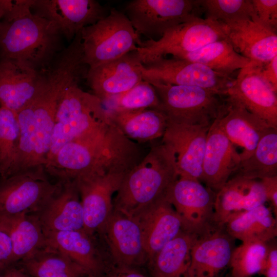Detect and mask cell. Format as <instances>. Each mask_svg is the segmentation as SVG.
Instances as JSON below:
<instances>
[{"instance_id": "obj_29", "label": "cell", "mask_w": 277, "mask_h": 277, "mask_svg": "<svg viewBox=\"0 0 277 277\" xmlns=\"http://www.w3.org/2000/svg\"><path fill=\"white\" fill-rule=\"evenodd\" d=\"M0 222L12 241L13 263L26 260L46 247V234L37 214L0 217Z\"/></svg>"}, {"instance_id": "obj_17", "label": "cell", "mask_w": 277, "mask_h": 277, "mask_svg": "<svg viewBox=\"0 0 277 277\" xmlns=\"http://www.w3.org/2000/svg\"><path fill=\"white\" fill-rule=\"evenodd\" d=\"M209 126L167 121L162 142L173 150L179 176L202 182V164Z\"/></svg>"}, {"instance_id": "obj_36", "label": "cell", "mask_w": 277, "mask_h": 277, "mask_svg": "<svg viewBox=\"0 0 277 277\" xmlns=\"http://www.w3.org/2000/svg\"><path fill=\"white\" fill-rule=\"evenodd\" d=\"M269 242L242 243L233 250L229 265L232 277H251L260 274L268 251Z\"/></svg>"}, {"instance_id": "obj_47", "label": "cell", "mask_w": 277, "mask_h": 277, "mask_svg": "<svg viewBox=\"0 0 277 277\" xmlns=\"http://www.w3.org/2000/svg\"><path fill=\"white\" fill-rule=\"evenodd\" d=\"M0 277H15L13 270H11L10 271H9L4 276H1Z\"/></svg>"}, {"instance_id": "obj_1", "label": "cell", "mask_w": 277, "mask_h": 277, "mask_svg": "<svg viewBox=\"0 0 277 277\" xmlns=\"http://www.w3.org/2000/svg\"><path fill=\"white\" fill-rule=\"evenodd\" d=\"M143 156L138 143L111 121L66 143L44 167L47 174L65 182L94 174L126 173Z\"/></svg>"}, {"instance_id": "obj_30", "label": "cell", "mask_w": 277, "mask_h": 277, "mask_svg": "<svg viewBox=\"0 0 277 277\" xmlns=\"http://www.w3.org/2000/svg\"><path fill=\"white\" fill-rule=\"evenodd\" d=\"M224 226L231 236L242 243L267 242L277 236V217L265 204L233 215Z\"/></svg>"}, {"instance_id": "obj_42", "label": "cell", "mask_w": 277, "mask_h": 277, "mask_svg": "<svg viewBox=\"0 0 277 277\" xmlns=\"http://www.w3.org/2000/svg\"><path fill=\"white\" fill-rule=\"evenodd\" d=\"M260 274L264 277H277V241L276 238L269 242L267 257Z\"/></svg>"}, {"instance_id": "obj_46", "label": "cell", "mask_w": 277, "mask_h": 277, "mask_svg": "<svg viewBox=\"0 0 277 277\" xmlns=\"http://www.w3.org/2000/svg\"><path fill=\"white\" fill-rule=\"evenodd\" d=\"M13 270L15 277H28L19 270H17L15 269H13Z\"/></svg>"}, {"instance_id": "obj_19", "label": "cell", "mask_w": 277, "mask_h": 277, "mask_svg": "<svg viewBox=\"0 0 277 277\" xmlns=\"http://www.w3.org/2000/svg\"><path fill=\"white\" fill-rule=\"evenodd\" d=\"M241 103L249 112L277 129V96L261 77L257 65L250 63L240 70L227 95Z\"/></svg>"}, {"instance_id": "obj_33", "label": "cell", "mask_w": 277, "mask_h": 277, "mask_svg": "<svg viewBox=\"0 0 277 277\" xmlns=\"http://www.w3.org/2000/svg\"><path fill=\"white\" fill-rule=\"evenodd\" d=\"M33 277H88L89 272L60 251L46 246L31 257L21 261Z\"/></svg>"}, {"instance_id": "obj_44", "label": "cell", "mask_w": 277, "mask_h": 277, "mask_svg": "<svg viewBox=\"0 0 277 277\" xmlns=\"http://www.w3.org/2000/svg\"><path fill=\"white\" fill-rule=\"evenodd\" d=\"M264 187L267 202L274 216L277 217V176L261 180Z\"/></svg>"}, {"instance_id": "obj_21", "label": "cell", "mask_w": 277, "mask_h": 277, "mask_svg": "<svg viewBox=\"0 0 277 277\" xmlns=\"http://www.w3.org/2000/svg\"><path fill=\"white\" fill-rule=\"evenodd\" d=\"M240 162V153L221 130L216 120L207 133L202 182L216 193L229 180Z\"/></svg>"}, {"instance_id": "obj_40", "label": "cell", "mask_w": 277, "mask_h": 277, "mask_svg": "<svg viewBox=\"0 0 277 277\" xmlns=\"http://www.w3.org/2000/svg\"><path fill=\"white\" fill-rule=\"evenodd\" d=\"M13 264V247L9 234L0 222V271Z\"/></svg>"}, {"instance_id": "obj_3", "label": "cell", "mask_w": 277, "mask_h": 277, "mask_svg": "<svg viewBox=\"0 0 277 277\" xmlns=\"http://www.w3.org/2000/svg\"><path fill=\"white\" fill-rule=\"evenodd\" d=\"M70 83L68 75L61 70L47 72L32 98L16 113L20 144L11 175L45 164L57 106Z\"/></svg>"}, {"instance_id": "obj_22", "label": "cell", "mask_w": 277, "mask_h": 277, "mask_svg": "<svg viewBox=\"0 0 277 277\" xmlns=\"http://www.w3.org/2000/svg\"><path fill=\"white\" fill-rule=\"evenodd\" d=\"M133 217L140 227L148 261L185 230L181 218L165 195Z\"/></svg>"}, {"instance_id": "obj_26", "label": "cell", "mask_w": 277, "mask_h": 277, "mask_svg": "<svg viewBox=\"0 0 277 277\" xmlns=\"http://www.w3.org/2000/svg\"><path fill=\"white\" fill-rule=\"evenodd\" d=\"M42 71L18 62L0 58V104L16 113L32 98L39 86Z\"/></svg>"}, {"instance_id": "obj_7", "label": "cell", "mask_w": 277, "mask_h": 277, "mask_svg": "<svg viewBox=\"0 0 277 277\" xmlns=\"http://www.w3.org/2000/svg\"><path fill=\"white\" fill-rule=\"evenodd\" d=\"M83 58L88 68L136 51L142 42L126 15L115 8L81 31Z\"/></svg>"}, {"instance_id": "obj_38", "label": "cell", "mask_w": 277, "mask_h": 277, "mask_svg": "<svg viewBox=\"0 0 277 277\" xmlns=\"http://www.w3.org/2000/svg\"><path fill=\"white\" fill-rule=\"evenodd\" d=\"M206 18L223 24L256 16L251 0H201Z\"/></svg>"}, {"instance_id": "obj_2", "label": "cell", "mask_w": 277, "mask_h": 277, "mask_svg": "<svg viewBox=\"0 0 277 277\" xmlns=\"http://www.w3.org/2000/svg\"><path fill=\"white\" fill-rule=\"evenodd\" d=\"M32 0L12 1L0 20V58L18 62L41 71L62 47L56 26L31 9Z\"/></svg>"}, {"instance_id": "obj_8", "label": "cell", "mask_w": 277, "mask_h": 277, "mask_svg": "<svg viewBox=\"0 0 277 277\" xmlns=\"http://www.w3.org/2000/svg\"><path fill=\"white\" fill-rule=\"evenodd\" d=\"M63 184L51 182L44 166L0 177V217L37 214L61 190Z\"/></svg>"}, {"instance_id": "obj_24", "label": "cell", "mask_w": 277, "mask_h": 277, "mask_svg": "<svg viewBox=\"0 0 277 277\" xmlns=\"http://www.w3.org/2000/svg\"><path fill=\"white\" fill-rule=\"evenodd\" d=\"M46 246L68 256L85 268L91 276L99 277L107 258L104 248L84 230L45 232Z\"/></svg>"}, {"instance_id": "obj_23", "label": "cell", "mask_w": 277, "mask_h": 277, "mask_svg": "<svg viewBox=\"0 0 277 277\" xmlns=\"http://www.w3.org/2000/svg\"><path fill=\"white\" fill-rule=\"evenodd\" d=\"M227 100V111L217 122L232 144L242 148L240 153L242 161L252 155L261 138L274 128L249 112L238 101L228 96Z\"/></svg>"}, {"instance_id": "obj_10", "label": "cell", "mask_w": 277, "mask_h": 277, "mask_svg": "<svg viewBox=\"0 0 277 277\" xmlns=\"http://www.w3.org/2000/svg\"><path fill=\"white\" fill-rule=\"evenodd\" d=\"M201 0H133L125 14L137 35L149 39L162 36L169 29L201 17Z\"/></svg>"}, {"instance_id": "obj_4", "label": "cell", "mask_w": 277, "mask_h": 277, "mask_svg": "<svg viewBox=\"0 0 277 277\" xmlns=\"http://www.w3.org/2000/svg\"><path fill=\"white\" fill-rule=\"evenodd\" d=\"M179 177L172 148L162 142L124 175L113 199L114 210L133 217L164 196Z\"/></svg>"}, {"instance_id": "obj_15", "label": "cell", "mask_w": 277, "mask_h": 277, "mask_svg": "<svg viewBox=\"0 0 277 277\" xmlns=\"http://www.w3.org/2000/svg\"><path fill=\"white\" fill-rule=\"evenodd\" d=\"M126 173L94 174L74 180L83 209L84 230L89 234L97 233L111 215L113 195Z\"/></svg>"}, {"instance_id": "obj_20", "label": "cell", "mask_w": 277, "mask_h": 277, "mask_svg": "<svg viewBox=\"0 0 277 277\" xmlns=\"http://www.w3.org/2000/svg\"><path fill=\"white\" fill-rule=\"evenodd\" d=\"M226 39L250 63L263 65L277 55V34L258 19H240L225 24Z\"/></svg>"}, {"instance_id": "obj_6", "label": "cell", "mask_w": 277, "mask_h": 277, "mask_svg": "<svg viewBox=\"0 0 277 277\" xmlns=\"http://www.w3.org/2000/svg\"><path fill=\"white\" fill-rule=\"evenodd\" d=\"M159 99L156 110L175 124L209 126L225 115L227 96L201 87L149 82Z\"/></svg>"}, {"instance_id": "obj_48", "label": "cell", "mask_w": 277, "mask_h": 277, "mask_svg": "<svg viewBox=\"0 0 277 277\" xmlns=\"http://www.w3.org/2000/svg\"><path fill=\"white\" fill-rule=\"evenodd\" d=\"M223 277H232L230 274L229 273L225 275H224Z\"/></svg>"}, {"instance_id": "obj_25", "label": "cell", "mask_w": 277, "mask_h": 277, "mask_svg": "<svg viewBox=\"0 0 277 277\" xmlns=\"http://www.w3.org/2000/svg\"><path fill=\"white\" fill-rule=\"evenodd\" d=\"M266 202L261 180L232 176L216 193L214 222L224 225L233 215L264 205Z\"/></svg>"}, {"instance_id": "obj_37", "label": "cell", "mask_w": 277, "mask_h": 277, "mask_svg": "<svg viewBox=\"0 0 277 277\" xmlns=\"http://www.w3.org/2000/svg\"><path fill=\"white\" fill-rule=\"evenodd\" d=\"M109 109L134 110L156 109L159 105L156 91L152 84L143 80L125 92L103 103Z\"/></svg>"}, {"instance_id": "obj_43", "label": "cell", "mask_w": 277, "mask_h": 277, "mask_svg": "<svg viewBox=\"0 0 277 277\" xmlns=\"http://www.w3.org/2000/svg\"><path fill=\"white\" fill-rule=\"evenodd\" d=\"M257 66L261 77L277 93V55L266 64Z\"/></svg>"}, {"instance_id": "obj_27", "label": "cell", "mask_w": 277, "mask_h": 277, "mask_svg": "<svg viewBox=\"0 0 277 277\" xmlns=\"http://www.w3.org/2000/svg\"><path fill=\"white\" fill-rule=\"evenodd\" d=\"M37 215L45 232L84 230L83 209L75 182H64L61 190Z\"/></svg>"}, {"instance_id": "obj_14", "label": "cell", "mask_w": 277, "mask_h": 277, "mask_svg": "<svg viewBox=\"0 0 277 277\" xmlns=\"http://www.w3.org/2000/svg\"><path fill=\"white\" fill-rule=\"evenodd\" d=\"M234 240L224 225L215 224L199 234L183 277H223L235 247Z\"/></svg>"}, {"instance_id": "obj_13", "label": "cell", "mask_w": 277, "mask_h": 277, "mask_svg": "<svg viewBox=\"0 0 277 277\" xmlns=\"http://www.w3.org/2000/svg\"><path fill=\"white\" fill-rule=\"evenodd\" d=\"M216 193L201 182L180 177L165 194L181 218L184 229L200 234L214 224Z\"/></svg>"}, {"instance_id": "obj_11", "label": "cell", "mask_w": 277, "mask_h": 277, "mask_svg": "<svg viewBox=\"0 0 277 277\" xmlns=\"http://www.w3.org/2000/svg\"><path fill=\"white\" fill-rule=\"evenodd\" d=\"M140 70L148 82L198 87L225 96L235 78L200 63L175 57H161L141 64Z\"/></svg>"}, {"instance_id": "obj_39", "label": "cell", "mask_w": 277, "mask_h": 277, "mask_svg": "<svg viewBox=\"0 0 277 277\" xmlns=\"http://www.w3.org/2000/svg\"><path fill=\"white\" fill-rule=\"evenodd\" d=\"M259 21L269 29L276 32L277 1L251 0Z\"/></svg>"}, {"instance_id": "obj_16", "label": "cell", "mask_w": 277, "mask_h": 277, "mask_svg": "<svg viewBox=\"0 0 277 277\" xmlns=\"http://www.w3.org/2000/svg\"><path fill=\"white\" fill-rule=\"evenodd\" d=\"M31 9L53 22L69 42L84 28L109 13L105 6L95 0H32Z\"/></svg>"}, {"instance_id": "obj_9", "label": "cell", "mask_w": 277, "mask_h": 277, "mask_svg": "<svg viewBox=\"0 0 277 277\" xmlns=\"http://www.w3.org/2000/svg\"><path fill=\"white\" fill-rule=\"evenodd\" d=\"M224 39L225 24L199 17L169 29L157 39L142 42L135 53L141 63L145 64L167 54L177 57Z\"/></svg>"}, {"instance_id": "obj_34", "label": "cell", "mask_w": 277, "mask_h": 277, "mask_svg": "<svg viewBox=\"0 0 277 277\" xmlns=\"http://www.w3.org/2000/svg\"><path fill=\"white\" fill-rule=\"evenodd\" d=\"M277 176V129L271 128L260 140L253 153L239 163L232 176L261 180Z\"/></svg>"}, {"instance_id": "obj_49", "label": "cell", "mask_w": 277, "mask_h": 277, "mask_svg": "<svg viewBox=\"0 0 277 277\" xmlns=\"http://www.w3.org/2000/svg\"><path fill=\"white\" fill-rule=\"evenodd\" d=\"M88 277H93V276H88Z\"/></svg>"}, {"instance_id": "obj_45", "label": "cell", "mask_w": 277, "mask_h": 277, "mask_svg": "<svg viewBox=\"0 0 277 277\" xmlns=\"http://www.w3.org/2000/svg\"><path fill=\"white\" fill-rule=\"evenodd\" d=\"M10 4V0H0V20L8 10Z\"/></svg>"}, {"instance_id": "obj_18", "label": "cell", "mask_w": 277, "mask_h": 277, "mask_svg": "<svg viewBox=\"0 0 277 277\" xmlns=\"http://www.w3.org/2000/svg\"><path fill=\"white\" fill-rule=\"evenodd\" d=\"M141 64L134 51L113 61L88 68L85 78L92 94L103 103L143 80L140 70Z\"/></svg>"}, {"instance_id": "obj_31", "label": "cell", "mask_w": 277, "mask_h": 277, "mask_svg": "<svg viewBox=\"0 0 277 277\" xmlns=\"http://www.w3.org/2000/svg\"><path fill=\"white\" fill-rule=\"evenodd\" d=\"M198 235L183 230L166 244L147 263L152 277H183Z\"/></svg>"}, {"instance_id": "obj_35", "label": "cell", "mask_w": 277, "mask_h": 277, "mask_svg": "<svg viewBox=\"0 0 277 277\" xmlns=\"http://www.w3.org/2000/svg\"><path fill=\"white\" fill-rule=\"evenodd\" d=\"M20 144V130L16 112L0 106V177L12 173Z\"/></svg>"}, {"instance_id": "obj_12", "label": "cell", "mask_w": 277, "mask_h": 277, "mask_svg": "<svg viewBox=\"0 0 277 277\" xmlns=\"http://www.w3.org/2000/svg\"><path fill=\"white\" fill-rule=\"evenodd\" d=\"M97 234L112 264L134 268L147 264L148 256L142 232L134 217L113 210Z\"/></svg>"}, {"instance_id": "obj_28", "label": "cell", "mask_w": 277, "mask_h": 277, "mask_svg": "<svg viewBox=\"0 0 277 277\" xmlns=\"http://www.w3.org/2000/svg\"><path fill=\"white\" fill-rule=\"evenodd\" d=\"M106 109L112 122L124 135L138 144L162 137L167 127L166 117L156 109Z\"/></svg>"}, {"instance_id": "obj_5", "label": "cell", "mask_w": 277, "mask_h": 277, "mask_svg": "<svg viewBox=\"0 0 277 277\" xmlns=\"http://www.w3.org/2000/svg\"><path fill=\"white\" fill-rule=\"evenodd\" d=\"M83 78L74 81L60 101L46 163L68 142L111 121L101 101L79 87Z\"/></svg>"}, {"instance_id": "obj_41", "label": "cell", "mask_w": 277, "mask_h": 277, "mask_svg": "<svg viewBox=\"0 0 277 277\" xmlns=\"http://www.w3.org/2000/svg\"><path fill=\"white\" fill-rule=\"evenodd\" d=\"M99 277H148L138 270V268L120 266L112 264L109 261Z\"/></svg>"}, {"instance_id": "obj_32", "label": "cell", "mask_w": 277, "mask_h": 277, "mask_svg": "<svg viewBox=\"0 0 277 277\" xmlns=\"http://www.w3.org/2000/svg\"><path fill=\"white\" fill-rule=\"evenodd\" d=\"M175 58L199 63L230 76L250 63V60L239 53L227 39L212 42L193 52Z\"/></svg>"}]
</instances>
